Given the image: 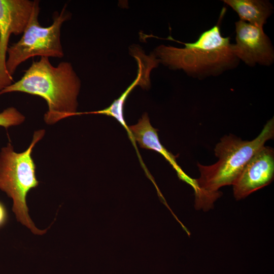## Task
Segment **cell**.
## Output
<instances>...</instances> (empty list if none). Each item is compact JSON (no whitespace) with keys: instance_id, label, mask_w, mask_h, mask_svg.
<instances>
[{"instance_id":"6da1fadb","label":"cell","mask_w":274,"mask_h":274,"mask_svg":"<svg viewBox=\"0 0 274 274\" xmlns=\"http://www.w3.org/2000/svg\"><path fill=\"white\" fill-rule=\"evenodd\" d=\"M80 86V80L70 62L61 61L54 66L49 58L41 57L32 61L18 81L1 90L0 95L20 92L41 97L48 108L44 120L53 124L76 115Z\"/></svg>"},{"instance_id":"8992f818","label":"cell","mask_w":274,"mask_h":274,"mask_svg":"<svg viewBox=\"0 0 274 274\" xmlns=\"http://www.w3.org/2000/svg\"><path fill=\"white\" fill-rule=\"evenodd\" d=\"M34 1L0 0V91L13 83L6 61L12 35L22 34L29 21Z\"/></svg>"},{"instance_id":"52a82bcc","label":"cell","mask_w":274,"mask_h":274,"mask_svg":"<svg viewBox=\"0 0 274 274\" xmlns=\"http://www.w3.org/2000/svg\"><path fill=\"white\" fill-rule=\"evenodd\" d=\"M236 43L232 49L237 58L246 64L269 65L274 59L271 44L263 28L239 20L235 22Z\"/></svg>"},{"instance_id":"5b68a950","label":"cell","mask_w":274,"mask_h":274,"mask_svg":"<svg viewBox=\"0 0 274 274\" xmlns=\"http://www.w3.org/2000/svg\"><path fill=\"white\" fill-rule=\"evenodd\" d=\"M156 52L160 60L166 64L194 74L221 71L230 67L237 59L233 52L232 44L211 51L161 45L157 48Z\"/></svg>"},{"instance_id":"7c38bea8","label":"cell","mask_w":274,"mask_h":274,"mask_svg":"<svg viewBox=\"0 0 274 274\" xmlns=\"http://www.w3.org/2000/svg\"><path fill=\"white\" fill-rule=\"evenodd\" d=\"M131 52L138 63V85L143 88L148 87L150 84V72L152 68L157 66L160 60L156 59L154 55H146L140 49L136 47L132 48Z\"/></svg>"},{"instance_id":"8fae6325","label":"cell","mask_w":274,"mask_h":274,"mask_svg":"<svg viewBox=\"0 0 274 274\" xmlns=\"http://www.w3.org/2000/svg\"><path fill=\"white\" fill-rule=\"evenodd\" d=\"M168 38L175 41L171 37ZM181 43L185 48L202 50L211 51L225 48L230 46V39L222 36L219 25L214 26L211 29L202 32L198 39L193 43Z\"/></svg>"},{"instance_id":"30bf717a","label":"cell","mask_w":274,"mask_h":274,"mask_svg":"<svg viewBox=\"0 0 274 274\" xmlns=\"http://www.w3.org/2000/svg\"><path fill=\"white\" fill-rule=\"evenodd\" d=\"M238 15L240 20L263 28L272 12V6L267 1L260 0H225Z\"/></svg>"},{"instance_id":"9a60e30c","label":"cell","mask_w":274,"mask_h":274,"mask_svg":"<svg viewBox=\"0 0 274 274\" xmlns=\"http://www.w3.org/2000/svg\"><path fill=\"white\" fill-rule=\"evenodd\" d=\"M7 219V211L3 203L0 201V227L6 223Z\"/></svg>"},{"instance_id":"7a4b0ae2","label":"cell","mask_w":274,"mask_h":274,"mask_svg":"<svg viewBox=\"0 0 274 274\" xmlns=\"http://www.w3.org/2000/svg\"><path fill=\"white\" fill-rule=\"evenodd\" d=\"M273 136V117L252 141H243L231 134L222 137L214 149L217 162L210 165L197 164L200 176L194 179L195 208L211 209L220 196L219 189L233 185L250 159Z\"/></svg>"},{"instance_id":"5bb4252c","label":"cell","mask_w":274,"mask_h":274,"mask_svg":"<svg viewBox=\"0 0 274 274\" xmlns=\"http://www.w3.org/2000/svg\"><path fill=\"white\" fill-rule=\"evenodd\" d=\"M24 116L15 108L9 107L0 113V126L6 128L21 124Z\"/></svg>"},{"instance_id":"ba28073f","label":"cell","mask_w":274,"mask_h":274,"mask_svg":"<svg viewBox=\"0 0 274 274\" xmlns=\"http://www.w3.org/2000/svg\"><path fill=\"white\" fill-rule=\"evenodd\" d=\"M274 178V150L264 146L246 164L233 186V195L241 200L270 184Z\"/></svg>"},{"instance_id":"3957f363","label":"cell","mask_w":274,"mask_h":274,"mask_svg":"<svg viewBox=\"0 0 274 274\" xmlns=\"http://www.w3.org/2000/svg\"><path fill=\"white\" fill-rule=\"evenodd\" d=\"M44 134V130L35 131L29 147L23 152H15L9 144L0 153V190L13 199L12 211L17 221L37 235L44 234L48 229L42 230L36 227L29 216L26 198L29 190L39 184L31 153Z\"/></svg>"},{"instance_id":"277c9868","label":"cell","mask_w":274,"mask_h":274,"mask_svg":"<svg viewBox=\"0 0 274 274\" xmlns=\"http://www.w3.org/2000/svg\"><path fill=\"white\" fill-rule=\"evenodd\" d=\"M39 1H34L29 21L21 38L9 46L7 49L6 69L11 77L22 63L31 57L64 56L60 40L61 28L64 22L70 18L71 14L64 6L60 12L54 13L50 25L43 26L39 21Z\"/></svg>"},{"instance_id":"9c48e42d","label":"cell","mask_w":274,"mask_h":274,"mask_svg":"<svg viewBox=\"0 0 274 274\" xmlns=\"http://www.w3.org/2000/svg\"><path fill=\"white\" fill-rule=\"evenodd\" d=\"M128 130L142 148L154 150L161 154L176 170L180 178L185 181L187 179L188 177L177 164L175 157L160 143L158 130L152 126L146 113L136 124L130 126Z\"/></svg>"},{"instance_id":"4fadbf2b","label":"cell","mask_w":274,"mask_h":274,"mask_svg":"<svg viewBox=\"0 0 274 274\" xmlns=\"http://www.w3.org/2000/svg\"><path fill=\"white\" fill-rule=\"evenodd\" d=\"M139 79L136 77L134 81L130 85L126 90L121 94V95L117 99H116L112 105L108 108L98 111L78 113L76 115H79L83 114H101L108 116H112L115 118L125 128L129 131L128 128L126 125L125 121L123 118V109L124 102L134 87L138 85Z\"/></svg>"}]
</instances>
